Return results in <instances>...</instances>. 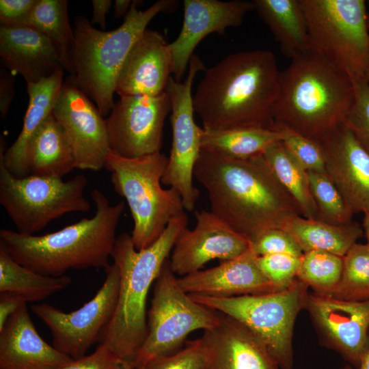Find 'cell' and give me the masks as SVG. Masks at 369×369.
Listing matches in <instances>:
<instances>
[{"label":"cell","instance_id":"d590c367","mask_svg":"<svg viewBox=\"0 0 369 369\" xmlns=\"http://www.w3.org/2000/svg\"><path fill=\"white\" fill-rule=\"evenodd\" d=\"M136 369H209L204 344L200 338L187 342L184 348L169 355L152 359Z\"/></svg>","mask_w":369,"mask_h":369},{"label":"cell","instance_id":"52a82bcc","mask_svg":"<svg viewBox=\"0 0 369 369\" xmlns=\"http://www.w3.org/2000/svg\"><path fill=\"white\" fill-rule=\"evenodd\" d=\"M167 161L168 156L161 152L137 158L110 152L106 159L105 167L111 172L113 187L130 208L133 219L131 235L137 250L154 243L169 221L184 212L179 193L161 186Z\"/></svg>","mask_w":369,"mask_h":369},{"label":"cell","instance_id":"2e32d148","mask_svg":"<svg viewBox=\"0 0 369 369\" xmlns=\"http://www.w3.org/2000/svg\"><path fill=\"white\" fill-rule=\"evenodd\" d=\"M52 113L70 140L76 168L98 171L105 167L111 152L106 120L90 98L66 80Z\"/></svg>","mask_w":369,"mask_h":369},{"label":"cell","instance_id":"5b68a950","mask_svg":"<svg viewBox=\"0 0 369 369\" xmlns=\"http://www.w3.org/2000/svg\"><path fill=\"white\" fill-rule=\"evenodd\" d=\"M354 100L352 79L308 51L280 71L275 128L318 141L344 122Z\"/></svg>","mask_w":369,"mask_h":369},{"label":"cell","instance_id":"cb8c5ba5","mask_svg":"<svg viewBox=\"0 0 369 369\" xmlns=\"http://www.w3.org/2000/svg\"><path fill=\"white\" fill-rule=\"evenodd\" d=\"M72 359L38 334L27 303L0 330V369H60Z\"/></svg>","mask_w":369,"mask_h":369},{"label":"cell","instance_id":"f6af8a7d","mask_svg":"<svg viewBox=\"0 0 369 369\" xmlns=\"http://www.w3.org/2000/svg\"><path fill=\"white\" fill-rule=\"evenodd\" d=\"M93 15L92 23L93 24L98 23L100 27L104 29L105 28V16L109 12L111 6V1L110 0H92Z\"/></svg>","mask_w":369,"mask_h":369},{"label":"cell","instance_id":"b9f144b4","mask_svg":"<svg viewBox=\"0 0 369 369\" xmlns=\"http://www.w3.org/2000/svg\"><path fill=\"white\" fill-rule=\"evenodd\" d=\"M36 1L37 0H1L0 25H25Z\"/></svg>","mask_w":369,"mask_h":369},{"label":"cell","instance_id":"4316f807","mask_svg":"<svg viewBox=\"0 0 369 369\" xmlns=\"http://www.w3.org/2000/svg\"><path fill=\"white\" fill-rule=\"evenodd\" d=\"M254 10L290 59L309 51L307 20L301 0H254Z\"/></svg>","mask_w":369,"mask_h":369},{"label":"cell","instance_id":"bcb514c9","mask_svg":"<svg viewBox=\"0 0 369 369\" xmlns=\"http://www.w3.org/2000/svg\"><path fill=\"white\" fill-rule=\"evenodd\" d=\"M131 1L130 0H116L114 3V16L119 18L126 14L131 8Z\"/></svg>","mask_w":369,"mask_h":369},{"label":"cell","instance_id":"8fae6325","mask_svg":"<svg viewBox=\"0 0 369 369\" xmlns=\"http://www.w3.org/2000/svg\"><path fill=\"white\" fill-rule=\"evenodd\" d=\"M154 284L147 313L148 333L135 361L136 368L152 359L175 353L192 331L212 329L219 322L218 312L197 303L182 289L169 259Z\"/></svg>","mask_w":369,"mask_h":369},{"label":"cell","instance_id":"74e56055","mask_svg":"<svg viewBox=\"0 0 369 369\" xmlns=\"http://www.w3.org/2000/svg\"><path fill=\"white\" fill-rule=\"evenodd\" d=\"M259 268L276 291L289 287L296 279L301 257L278 254L257 257Z\"/></svg>","mask_w":369,"mask_h":369},{"label":"cell","instance_id":"f1b7e54d","mask_svg":"<svg viewBox=\"0 0 369 369\" xmlns=\"http://www.w3.org/2000/svg\"><path fill=\"white\" fill-rule=\"evenodd\" d=\"M202 128V148L238 159H246L262 154L268 147L283 141L291 133L284 128L232 130Z\"/></svg>","mask_w":369,"mask_h":369},{"label":"cell","instance_id":"d6a6232c","mask_svg":"<svg viewBox=\"0 0 369 369\" xmlns=\"http://www.w3.org/2000/svg\"><path fill=\"white\" fill-rule=\"evenodd\" d=\"M327 295L345 301L369 299V245L367 243H356L350 248L343 257L340 279Z\"/></svg>","mask_w":369,"mask_h":369},{"label":"cell","instance_id":"7a4b0ae2","mask_svg":"<svg viewBox=\"0 0 369 369\" xmlns=\"http://www.w3.org/2000/svg\"><path fill=\"white\" fill-rule=\"evenodd\" d=\"M279 73L266 50L232 53L206 68L193 95L203 128L275 129Z\"/></svg>","mask_w":369,"mask_h":369},{"label":"cell","instance_id":"d4e9b609","mask_svg":"<svg viewBox=\"0 0 369 369\" xmlns=\"http://www.w3.org/2000/svg\"><path fill=\"white\" fill-rule=\"evenodd\" d=\"M63 70L36 83H28L29 103L21 131L12 145L5 151V139L1 136L0 159L14 176L29 175L26 161L28 143L43 120L53 111L64 84Z\"/></svg>","mask_w":369,"mask_h":369},{"label":"cell","instance_id":"ab89813d","mask_svg":"<svg viewBox=\"0 0 369 369\" xmlns=\"http://www.w3.org/2000/svg\"><path fill=\"white\" fill-rule=\"evenodd\" d=\"M251 250L257 256L289 254L301 257L303 251L294 237L282 228L268 230L251 242Z\"/></svg>","mask_w":369,"mask_h":369},{"label":"cell","instance_id":"e575fe53","mask_svg":"<svg viewBox=\"0 0 369 369\" xmlns=\"http://www.w3.org/2000/svg\"><path fill=\"white\" fill-rule=\"evenodd\" d=\"M308 174L310 192L317 208V220L334 225L352 221L353 213L326 172Z\"/></svg>","mask_w":369,"mask_h":369},{"label":"cell","instance_id":"e0dca14e","mask_svg":"<svg viewBox=\"0 0 369 369\" xmlns=\"http://www.w3.org/2000/svg\"><path fill=\"white\" fill-rule=\"evenodd\" d=\"M196 225L177 238L169 264L174 274L184 276L200 271L210 260L236 258L251 249V243L231 229L211 211L194 213Z\"/></svg>","mask_w":369,"mask_h":369},{"label":"cell","instance_id":"4fadbf2b","mask_svg":"<svg viewBox=\"0 0 369 369\" xmlns=\"http://www.w3.org/2000/svg\"><path fill=\"white\" fill-rule=\"evenodd\" d=\"M105 279L94 297L70 312L47 303L31 307L33 313L49 328L53 346L73 359L84 355L109 323L118 297L120 272L115 264L105 268Z\"/></svg>","mask_w":369,"mask_h":369},{"label":"cell","instance_id":"9c48e42d","mask_svg":"<svg viewBox=\"0 0 369 369\" xmlns=\"http://www.w3.org/2000/svg\"><path fill=\"white\" fill-rule=\"evenodd\" d=\"M308 288L296 278L289 287L264 294L229 298L189 295L197 303L245 325L264 344L279 368L292 369L294 326L298 314L305 308Z\"/></svg>","mask_w":369,"mask_h":369},{"label":"cell","instance_id":"f907efd6","mask_svg":"<svg viewBox=\"0 0 369 369\" xmlns=\"http://www.w3.org/2000/svg\"><path fill=\"white\" fill-rule=\"evenodd\" d=\"M368 3H369V1H368Z\"/></svg>","mask_w":369,"mask_h":369},{"label":"cell","instance_id":"8992f818","mask_svg":"<svg viewBox=\"0 0 369 369\" xmlns=\"http://www.w3.org/2000/svg\"><path fill=\"white\" fill-rule=\"evenodd\" d=\"M139 3L132 2L124 22L113 30L96 29L83 16L74 22L67 80L94 101L103 117L115 103L116 82L133 46L158 14L172 12L178 5L176 1L160 0L142 11Z\"/></svg>","mask_w":369,"mask_h":369},{"label":"cell","instance_id":"7402d4cb","mask_svg":"<svg viewBox=\"0 0 369 369\" xmlns=\"http://www.w3.org/2000/svg\"><path fill=\"white\" fill-rule=\"evenodd\" d=\"M250 249L243 255L205 270L182 276L178 282L189 295L229 298L275 292Z\"/></svg>","mask_w":369,"mask_h":369},{"label":"cell","instance_id":"f35d334b","mask_svg":"<svg viewBox=\"0 0 369 369\" xmlns=\"http://www.w3.org/2000/svg\"><path fill=\"white\" fill-rule=\"evenodd\" d=\"M282 144L307 172H326L324 153L317 141L291 131Z\"/></svg>","mask_w":369,"mask_h":369},{"label":"cell","instance_id":"8d00e7d4","mask_svg":"<svg viewBox=\"0 0 369 369\" xmlns=\"http://www.w3.org/2000/svg\"><path fill=\"white\" fill-rule=\"evenodd\" d=\"M352 80L355 100L344 123L369 154V83L364 77Z\"/></svg>","mask_w":369,"mask_h":369},{"label":"cell","instance_id":"603a6c76","mask_svg":"<svg viewBox=\"0 0 369 369\" xmlns=\"http://www.w3.org/2000/svg\"><path fill=\"white\" fill-rule=\"evenodd\" d=\"M0 59L11 74H20L27 84L38 83L64 70L54 44L27 25H0Z\"/></svg>","mask_w":369,"mask_h":369},{"label":"cell","instance_id":"7c38bea8","mask_svg":"<svg viewBox=\"0 0 369 369\" xmlns=\"http://www.w3.org/2000/svg\"><path fill=\"white\" fill-rule=\"evenodd\" d=\"M206 68L201 59L193 55L183 81L171 77L166 87L172 105L170 121L172 142L162 184L176 190L184 210L193 211L200 197L193 184L194 168L202 149V128L194 120L192 87L197 74Z\"/></svg>","mask_w":369,"mask_h":369},{"label":"cell","instance_id":"836d02e7","mask_svg":"<svg viewBox=\"0 0 369 369\" xmlns=\"http://www.w3.org/2000/svg\"><path fill=\"white\" fill-rule=\"evenodd\" d=\"M342 269L343 257L323 251H310L301 257L297 278L314 292L327 295L340 281Z\"/></svg>","mask_w":369,"mask_h":369},{"label":"cell","instance_id":"44dd1931","mask_svg":"<svg viewBox=\"0 0 369 369\" xmlns=\"http://www.w3.org/2000/svg\"><path fill=\"white\" fill-rule=\"evenodd\" d=\"M219 313V322L204 331L209 369H278L264 344L245 325Z\"/></svg>","mask_w":369,"mask_h":369},{"label":"cell","instance_id":"ba28073f","mask_svg":"<svg viewBox=\"0 0 369 369\" xmlns=\"http://www.w3.org/2000/svg\"><path fill=\"white\" fill-rule=\"evenodd\" d=\"M309 51L352 79L369 65V18L364 0H301Z\"/></svg>","mask_w":369,"mask_h":369},{"label":"cell","instance_id":"f546056e","mask_svg":"<svg viewBox=\"0 0 369 369\" xmlns=\"http://www.w3.org/2000/svg\"><path fill=\"white\" fill-rule=\"evenodd\" d=\"M70 283L68 275L47 276L23 266L0 243V292L18 295L27 303L36 302L64 290Z\"/></svg>","mask_w":369,"mask_h":369},{"label":"cell","instance_id":"ac0fdd59","mask_svg":"<svg viewBox=\"0 0 369 369\" xmlns=\"http://www.w3.org/2000/svg\"><path fill=\"white\" fill-rule=\"evenodd\" d=\"M323 151L325 172L351 211L369 213V154L342 123L317 141Z\"/></svg>","mask_w":369,"mask_h":369},{"label":"cell","instance_id":"d6986e66","mask_svg":"<svg viewBox=\"0 0 369 369\" xmlns=\"http://www.w3.org/2000/svg\"><path fill=\"white\" fill-rule=\"evenodd\" d=\"M180 33L169 43L174 79L180 81L197 44L212 33L223 34L228 27L239 26L254 10L253 1L184 0Z\"/></svg>","mask_w":369,"mask_h":369},{"label":"cell","instance_id":"83f0119b","mask_svg":"<svg viewBox=\"0 0 369 369\" xmlns=\"http://www.w3.org/2000/svg\"><path fill=\"white\" fill-rule=\"evenodd\" d=\"M298 243L303 253L323 251L344 257L364 233L359 223L334 225L298 216L284 228Z\"/></svg>","mask_w":369,"mask_h":369},{"label":"cell","instance_id":"681fc988","mask_svg":"<svg viewBox=\"0 0 369 369\" xmlns=\"http://www.w3.org/2000/svg\"><path fill=\"white\" fill-rule=\"evenodd\" d=\"M365 79L369 83V65L365 74Z\"/></svg>","mask_w":369,"mask_h":369},{"label":"cell","instance_id":"7dc6e473","mask_svg":"<svg viewBox=\"0 0 369 369\" xmlns=\"http://www.w3.org/2000/svg\"><path fill=\"white\" fill-rule=\"evenodd\" d=\"M368 339H369V332H368ZM341 369H353L351 366H346L343 367ZM356 369H369V342L368 348L361 359V361L359 367Z\"/></svg>","mask_w":369,"mask_h":369},{"label":"cell","instance_id":"c3c4849f","mask_svg":"<svg viewBox=\"0 0 369 369\" xmlns=\"http://www.w3.org/2000/svg\"><path fill=\"white\" fill-rule=\"evenodd\" d=\"M362 228L367 239V244L369 245V213L364 214Z\"/></svg>","mask_w":369,"mask_h":369},{"label":"cell","instance_id":"ffe728a7","mask_svg":"<svg viewBox=\"0 0 369 369\" xmlns=\"http://www.w3.org/2000/svg\"><path fill=\"white\" fill-rule=\"evenodd\" d=\"M173 74L169 43L159 31L146 29L130 51L120 72L115 93L120 96H157Z\"/></svg>","mask_w":369,"mask_h":369},{"label":"cell","instance_id":"484cf974","mask_svg":"<svg viewBox=\"0 0 369 369\" xmlns=\"http://www.w3.org/2000/svg\"><path fill=\"white\" fill-rule=\"evenodd\" d=\"M26 161L30 175L62 178L76 168L72 145L52 112L31 136L27 145Z\"/></svg>","mask_w":369,"mask_h":369},{"label":"cell","instance_id":"60d3db41","mask_svg":"<svg viewBox=\"0 0 369 369\" xmlns=\"http://www.w3.org/2000/svg\"><path fill=\"white\" fill-rule=\"evenodd\" d=\"M60 369H136V366L133 361L120 358L99 344L92 354L72 359Z\"/></svg>","mask_w":369,"mask_h":369},{"label":"cell","instance_id":"1f68e13d","mask_svg":"<svg viewBox=\"0 0 369 369\" xmlns=\"http://www.w3.org/2000/svg\"><path fill=\"white\" fill-rule=\"evenodd\" d=\"M25 25L47 36L57 48L64 69L70 71L69 54L74 41L66 0H37Z\"/></svg>","mask_w":369,"mask_h":369},{"label":"cell","instance_id":"4dcf8cb0","mask_svg":"<svg viewBox=\"0 0 369 369\" xmlns=\"http://www.w3.org/2000/svg\"><path fill=\"white\" fill-rule=\"evenodd\" d=\"M262 155L278 180L297 202L301 216L317 220V208L310 192L308 172L287 152L282 141L271 145Z\"/></svg>","mask_w":369,"mask_h":369},{"label":"cell","instance_id":"6da1fadb","mask_svg":"<svg viewBox=\"0 0 369 369\" xmlns=\"http://www.w3.org/2000/svg\"><path fill=\"white\" fill-rule=\"evenodd\" d=\"M194 178L208 193L210 211L251 243L301 216L262 154L238 159L202 148Z\"/></svg>","mask_w":369,"mask_h":369},{"label":"cell","instance_id":"3957f363","mask_svg":"<svg viewBox=\"0 0 369 369\" xmlns=\"http://www.w3.org/2000/svg\"><path fill=\"white\" fill-rule=\"evenodd\" d=\"M91 197L96 206L92 217L40 236L3 228L0 243L18 263L44 275L60 277L70 269H105L109 264L125 205L123 202L111 205L97 189Z\"/></svg>","mask_w":369,"mask_h":369},{"label":"cell","instance_id":"ee69618b","mask_svg":"<svg viewBox=\"0 0 369 369\" xmlns=\"http://www.w3.org/2000/svg\"><path fill=\"white\" fill-rule=\"evenodd\" d=\"M12 74L4 69L0 74V111L1 118L8 113L10 103L14 97V79Z\"/></svg>","mask_w":369,"mask_h":369},{"label":"cell","instance_id":"5bb4252c","mask_svg":"<svg viewBox=\"0 0 369 369\" xmlns=\"http://www.w3.org/2000/svg\"><path fill=\"white\" fill-rule=\"evenodd\" d=\"M171 109L166 90L157 96H121L105 119L111 152L125 158L161 152L164 122Z\"/></svg>","mask_w":369,"mask_h":369},{"label":"cell","instance_id":"7bdbcfd3","mask_svg":"<svg viewBox=\"0 0 369 369\" xmlns=\"http://www.w3.org/2000/svg\"><path fill=\"white\" fill-rule=\"evenodd\" d=\"M24 299L16 294L0 292V330L8 318L24 303Z\"/></svg>","mask_w":369,"mask_h":369},{"label":"cell","instance_id":"9a60e30c","mask_svg":"<svg viewBox=\"0 0 369 369\" xmlns=\"http://www.w3.org/2000/svg\"><path fill=\"white\" fill-rule=\"evenodd\" d=\"M320 344L357 368L368 346L369 299L345 301L309 292L305 308Z\"/></svg>","mask_w":369,"mask_h":369},{"label":"cell","instance_id":"30bf717a","mask_svg":"<svg viewBox=\"0 0 369 369\" xmlns=\"http://www.w3.org/2000/svg\"><path fill=\"white\" fill-rule=\"evenodd\" d=\"M87 184L82 174L66 181L30 174L18 178L0 159V204L20 234H33L65 214L90 210Z\"/></svg>","mask_w":369,"mask_h":369},{"label":"cell","instance_id":"277c9868","mask_svg":"<svg viewBox=\"0 0 369 369\" xmlns=\"http://www.w3.org/2000/svg\"><path fill=\"white\" fill-rule=\"evenodd\" d=\"M187 224L183 212L169 221L154 243L141 250L136 249L131 235L122 233L116 237L111 257L120 272L118 297L99 342L120 358L135 363L148 333V291Z\"/></svg>","mask_w":369,"mask_h":369}]
</instances>
